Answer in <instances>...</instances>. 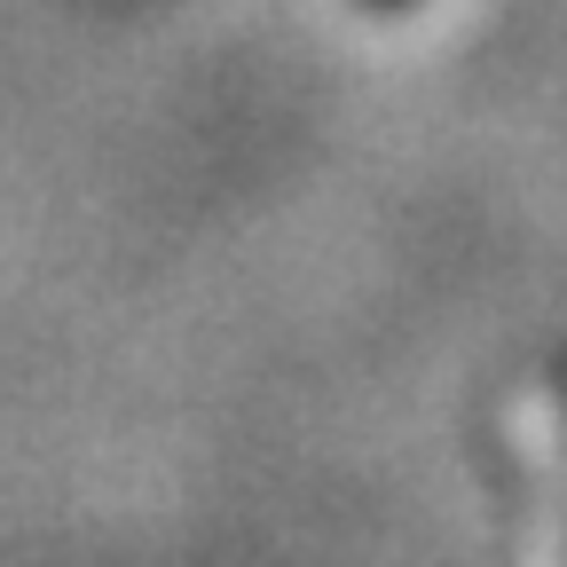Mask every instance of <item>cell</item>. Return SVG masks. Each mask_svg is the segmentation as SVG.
<instances>
[{
  "instance_id": "cell-1",
  "label": "cell",
  "mask_w": 567,
  "mask_h": 567,
  "mask_svg": "<svg viewBox=\"0 0 567 567\" xmlns=\"http://www.w3.org/2000/svg\"><path fill=\"white\" fill-rule=\"evenodd\" d=\"M371 9H410V0H371Z\"/></svg>"
}]
</instances>
